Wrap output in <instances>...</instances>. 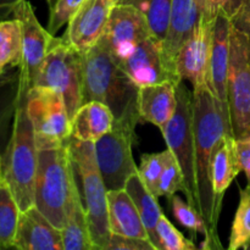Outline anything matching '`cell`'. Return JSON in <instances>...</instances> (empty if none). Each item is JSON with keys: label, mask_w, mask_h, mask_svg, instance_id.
<instances>
[{"label": "cell", "mask_w": 250, "mask_h": 250, "mask_svg": "<svg viewBox=\"0 0 250 250\" xmlns=\"http://www.w3.org/2000/svg\"><path fill=\"white\" fill-rule=\"evenodd\" d=\"M193 129L195 142V177L199 214L208 227L200 249H222L217 233L219 219L215 215L210 168L217 146L232 132L229 103L220 100L209 84L193 88Z\"/></svg>", "instance_id": "6da1fadb"}, {"label": "cell", "mask_w": 250, "mask_h": 250, "mask_svg": "<svg viewBox=\"0 0 250 250\" xmlns=\"http://www.w3.org/2000/svg\"><path fill=\"white\" fill-rule=\"evenodd\" d=\"M28 80L20 72V94L11 136L2 154V178L11 189L20 210L34 205V186L38 168L39 149L33 125L27 111Z\"/></svg>", "instance_id": "7a4b0ae2"}, {"label": "cell", "mask_w": 250, "mask_h": 250, "mask_svg": "<svg viewBox=\"0 0 250 250\" xmlns=\"http://www.w3.org/2000/svg\"><path fill=\"white\" fill-rule=\"evenodd\" d=\"M139 87L120 67L102 38L83 56L82 105L92 100L104 103L115 120L139 115Z\"/></svg>", "instance_id": "3957f363"}, {"label": "cell", "mask_w": 250, "mask_h": 250, "mask_svg": "<svg viewBox=\"0 0 250 250\" xmlns=\"http://www.w3.org/2000/svg\"><path fill=\"white\" fill-rule=\"evenodd\" d=\"M76 188L77 181L67 144L39 150L34 205L60 231L66 224Z\"/></svg>", "instance_id": "277c9868"}, {"label": "cell", "mask_w": 250, "mask_h": 250, "mask_svg": "<svg viewBox=\"0 0 250 250\" xmlns=\"http://www.w3.org/2000/svg\"><path fill=\"white\" fill-rule=\"evenodd\" d=\"M68 151L75 175L78 177L81 198L87 211L90 234L97 250H106L111 231L107 215V189L98 167L94 143L68 139Z\"/></svg>", "instance_id": "5b68a950"}, {"label": "cell", "mask_w": 250, "mask_h": 250, "mask_svg": "<svg viewBox=\"0 0 250 250\" xmlns=\"http://www.w3.org/2000/svg\"><path fill=\"white\" fill-rule=\"evenodd\" d=\"M83 56L63 37L53 36L48 51L32 82L33 85L53 88L62 94L71 124L82 106Z\"/></svg>", "instance_id": "8992f818"}, {"label": "cell", "mask_w": 250, "mask_h": 250, "mask_svg": "<svg viewBox=\"0 0 250 250\" xmlns=\"http://www.w3.org/2000/svg\"><path fill=\"white\" fill-rule=\"evenodd\" d=\"M138 124L139 115L115 120L111 131L94 143L98 167L107 190L125 189L128 178L138 173L132 153Z\"/></svg>", "instance_id": "52a82bcc"}, {"label": "cell", "mask_w": 250, "mask_h": 250, "mask_svg": "<svg viewBox=\"0 0 250 250\" xmlns=\"http://www.w3.org/2000/svg\"><path fill=\"white\" fill-rule=\"evenodd\" d=\"M167 148L177 159L186 185V199L199 212L195 177V142L193 129V92L183 81L177 85V109L161 131Z\"/></svg>", "instance_id": "ba28073f"}, {"label": "cell", "mask_w": 250, "mask_h": 250, "mask_svg": "<svg viewBox=\"0 0 250 250\" xmlns=\"http://www.w3.org/2000/svg\"><path fill=\"white\" fill-rule=\"evenodd\" d=\"M27 111L34 128L37 146L59 148L68 143L72 124L62 94L53 88L33 85L27 94Z\"/></svg>", "instance_id": "9c48e42d"}, {"label": "cell", "mask_w": 250, "mask_h": 250, "mask_svg": "<svg viewBox=\"0 0 250 250\" xmlns=\"http://www.w3.org/2000/svg\"><path fill=\"white\" fill-rule=\"evenodd\" d=\"M227 100L233 137L243 138L250 133V34L231 28Z\"/></svg>", "instance_id": "30bf717a"}, {"label": "cell", "mask_w": 250, "mask_h": 250, "mask_svg": "<svg viewBox=\"0 0 250 250\" xmlns=\"http://www.w3.org/2000/svg\"><path fill=\"white\" fill-rule=\"evenodd\" d=\"M117 63L139 88L164 82H182L175 63L166 55L163 41L155 36L142 42L127 58Z\"/></svg>", "instance_id": "8fae6325"}, {"label": "cell", "mask_w": 250, "mask_h": 250, "mask_svg": "<svg viewBox=\"0 0 250 250\" xmlns=\"http://www.w3.org/2000/svg\"><path fill=\"white\" fill-rule=\"evenodd\" d=\"M153 36L148 20L133 5H115L103 39L116 61L124 60L142 42Z\"/></svg>", "instance_id": "7c38bea8"}, {"label": "cell", "mask_w": 250, "mask_h": 250, "mask_svg": "<svg viewBox=\"0 0 250 250\" xmlns=\"http://www.w3.org/2000/svg\"><path fill=\"white\" fill-rule=\"evenodd\" d=\"M215 21L200 15L197 27L176 56V71L181 81H189L193 88L209 84V65Z\"/></svg>", "instance_id": "4fadbf2b"}, {"label": "cell", "mask_w": 250, "mask_h": 250, "mask_svg": "<svg viewBox=\"0 0 250 250\" xmlns=\"http://www.w3.org/2000/svg\"><path fill=\"white\" fill-rule=\"evenodd\" d=\"M12 16L20 21L22 34V65L20 72L32 85L34 77L48 51L53 34L44 28L34 14L28 0H22L15 6Z\"/></svg>", "instance_id": "5bb4252c"}, {"label": "cell", "mask_w": 250, "mask_h": 250, "mask_svg": "<svg viewBox=\"0 0 250 250\" xmlns=\"http://www.w3.org/2000/svg\"><path fill=\"white\" fill-rule=\"evenodd\" d=\"M112 0H84L63 33V38L80 53L85 54L105 33Z\"/></svg>", "instance_id": "9a60e30c"}, {"label": "cell", "mask_w": 250, "mask_h": 250, "mask_svg": "<svg viewBox=\"0 0 250 250\" xmlns=\"http://www.w3.org/2000/svg\"><path fill=\"white\" fill-rule=\"evenodd\" d=\"M12 248L20 250H63L62 234L33 205L21 211Z\"/></svg>", "instance_id": "2e32d148"}, {"label": "cell", "mask_w": 250, "mask_h": 250, "mask_svg": "<svg viewBox=\"0 0 250 250\" xmlns=\"http://www.w3.org/2000/svg\"><path fill=\"white\" fill-rule=\"evenodd\" d=\"M180 83L164 82L139 88V122L151 124L160 132L167 126L177 109V85Z\"/></svg>", "instance_id": "e0dca14e"}, {"label": "cell", "mask_w": 250, "mask_h": 250, "mask_svg": "<svg viewBox=\"0 0 250 250\" xmlns=\"http://www.w3.org/2000/svg\"><path fill=\"white\" fill-rule=\"evenodd\" d=\"M232 22L229 16L219 14L212 33L211 53L209 65V85L214 94L222 102L227 100V80H229V50H231Z\"/></svg>", "instance_id": "ac0fdd59"}, {"label": "cell", "mask_w": 250, "mask_h": 250, "mask_svg": "<svg viewBox=\"0 0 250 250\" xmlns=\"http://www.w3.org/2000/svg\"><path fill=\"white\" fill-rule=\"evenodd\" d=\"M242 171L239 164L237 143L233 134H229L222 139L214 154V159L210 168L212 193H214L215 215L220 219L222 209V202L226 190L233 182L234 178Z\"/></svg>", "instance_id": "d6986e66"}, {"label": "cell", "mask_w": 250, "mask_h": 250, "mask_svg": "<svg viewBox=\"0 0 250 250\" xmlns=\"http://www.w3.org/2000/svg\"><path fill=\"white\" fill-rule=\"evenodd\" d=\"M107 215L111 233L149 239L138 209L126 189L107 190Z\"/></svg>", "instance_id": "ffe728a7"}, {"label": "cell", "mask_w": 250, "mask_h": 250, "mask_svg": "<svg viewBox=\"0 0 250 250\" xmlns=\"http://www.w3.org/2000/svg\"><path fill=\"white\" fill-rule=\"evenodd\" d=\"M200 15V0H172L170 27L163 43L166 55L173 63L180 48L187 42L197 27Z\"/></svg>", "instance_id": "44dd1931"}, {"label": "cell", "mask_w": 250, "mask_h": 250, "mask_svg": "<svg viewBox=\"0 0 250 250\" xmlns=\"http://www.w3.org/2000/svg\"><path fill=\"white\" fill-rule=\"evenodd\" d=\"M114 121L115 116L107 105L92 100L83 104L76 112L71 136L78 141L95 143L111 131Z\"/></svg>", "instance_id": "7402d4cb"}, {"label": "cell", "mask_w": 250, "mask_h": 250, "mask_svg": "<svg viewBox=\"0 0 250 250\" xmlns=\"http://www.w3.org/2000/svg\"><path fill=\"white\" fill-rule=\"evenodd\" d=\"M125 189L132 198L136 208L138 209L141 219L148 233L149 241L156 250H160V241L158 237V224L163 210L159 205L158 199L141 180L138 173H134L128 178Z\"/></svg>", "instance_id": "603a6c76"}, {"label": "cell", "mask_w": 250, "mask_h": 250, "mask_svg": "<svg viewBox=\"0 0 250 250\" xmlns=\"http://www.w3.org/2000/svg\"><path fill=\"white\" fill-rule=\"evenodd\" d=\"M61 234L63 250H97L93 243L87 211L83 205L78 186L73 192L67 219L61 229Z\"/></svg>", "instance_id": "cb8c5ba5"}, {"label": "cell", "mask_w": 250, "mask_h": 250, "mask_svg": "<svg viewBox=\"0 0 250 250\" xmlns=\"http://www.w3.org/2000/svg\"><path fill=\"white\" fill-rule=\"evenodd\" d=\"M20 94V67L11 68L0 76V154L5 153Z\"/></svg>", "instance_id": "d4e9b609"}, {"label": "cell", "mask_w": 250, "mask_h": 250, "mask_svg": "<svg viewBox=\"0 0 250 250\" xmlns=\"http://www.w3.org/2000/svg\"><path fill=\"white\" fill-rule=\"evenodd\" d=\"M22 34L16 17L0 20V76L22 65Z\"/></svg>", "instance_id": "484cf974"}, {"label": "cell", "mask_w": 250, "mask_h": 250, "mask_svg": "<svg viewBox=\"0 0 250 250\" xmlns=\"http://www.w3.org/2000/svg\"><path fill=\"white\" fill-rule=\"evenodd\" d=\"M20 214L21 210L11 189L2 181L0 183V249L14 247Z\"/></svg>", "instance_id": "4316f807"}, {"label": "cell", "mask_w": 250, "mask_h": 250, "mask_svg": "<svg viewBox=\"0 0 250 250\" xmlns=\"http://www.w3.org/2000/svg\"><path fill=\"white\" fill-rule=\"evenodd\" d=\"M127 5H133L141 10L148 20L153 36L165 41L170 27L172 0H129Z\"/></svg>", "instance_id": "83f0119b"}, {"label": "cell", "mask_w": 250, "mask_h": 250, "mask_svg": "<svg viewBox=\"0 0 250 250\" xmlns=\"http://www.w3.org/2000/svg\"><path fill=\"white\" fill-rule=\"evenodd\" d=\"M250 247V185L239 187V204L234 215L229 234V250L244 249Z\"/></svg>", "instance_id": "f1b7e54d"}, {"label": "cell", "mask_w": 250, "mask_h": 250, "mask_svg": "<svg viewBox=\"0 0 250 250\" xmlns=\"http://www.w3.org/2000/svg\"><path fill=\"white\" fill-rule=\"evenodd\" d=\"M177 192H183L186 194L185 178H183L182 170H181L177 159L170 150L165 167L154 189V195L156 198L166 197L170 199Z\"/></svg>", "instance_id": "f546056e"}, {"label": "cell", "mask_w": 250, "mask_h": 250, "mask_svg": "<svg viewBox=\"0 0 250 250\" xmlns=\"http://www.w3.org/2000/svg\"><path fill=\"white\" fill-rule=\"evenodd\" d=\"M168 200H170L173 217H175L185 229H187L188 231L192 233L194 239L197 238L198 233L203 234L204 237L207 236L208 227L204 219H203L202 215H200L199 212L187 202V200L185 202V200L181 197H178L177 194L171 197Z\"/></svg>", "instance_id": "4dcf8cb0"}, {"label": "cell", "mask_w": 250, "mask_h": 250, "mask_svg": "<svg viewBox=\"0 0 250 250\" xmlns=\"http://www.w3.org/2000/svg\"><path fill=\"white\" fill-rule=\"evenodd\" d=\"M170 149L160 151V153L144 154L141 158V165L138 167V175L146 187L154 194V189L163 173L165 164L167 161Z\"/></svg>", "instance_id": "1f68e13d"}, {"label": "cell", "mask_w": 250, "mask_h": 250, "mask_svg": "<svg viewBox=\"0 0 250 250\" xmlns=\"http://www.w3.org/2000/svg\"><path fill=\"white\" fill-rule=\"evenodd\" d=\"M49 5V21L46 29L55 36L59 29L70 22L84 0H46Z\"/></svg>", "instance_id": "d6a6232c"}, {"label": "cell", "mask_w": 250, "mask_h": 250, "mask_svg": "<svg viewBox=\"0 0 250 250\" xmlns=\"http://www.w3.org/2000/svg\"><path fill=\"white\" fill-rule=\"evenodd\" d=\"M158 237L160 241V250H195L194 242L187 239L170 220L161 214L158 224Z\"/></svg>", "instance_id": "836d02e7"}, {"label": "cell", "mask_w": 250, "mask_h": 250, "mask_svg": "<svg viewBox=\"0 0 250 250\" xmlns=\"http://www.w3.org/2000/svg\"><path fill=\"white\" fill-rule=\"evenodd\" d=\"M243 1L244 0H200L202 15L209 20H216L217 15L222 12L232 19Z\"/></svg>", "instance_id": "e575fe53"}, {"label": "cell", "mask_w": 250, "mask_h": 250, "mask_svg": "<svg viewBox=\"0 0 250 250\" xmlns=\"http://www.w3.org/2000/svg\"><path fill=\"white\" fill-rule=\"evenodd\" d=\"M106 250H156L149 239L133 238L111 233Z\"/></svg>", "instance_id": "d590c367"}, {"label": "cell", "mask_w": 250, "mask_h": 250, "mask_svg": "<svg viewBox=\"0 0 250 250\" xmlns=\"http://www.w3.org/2000/svg\"><path fill=\"white\" fill-rule=\"evenodd\" d=\"M236 143L242 171L247 176V185H250V133L243 138L236 139Z\"/></svg>", "instance_id": "8d00e7d4"}, {"label": "cell", "mask_w": 250, "mask_h": 250, "mask_svg": "<svg viewBox=\"0 0 250 250\" xmlns=\"http://www.w3.org/2000/svg\"><path fill=\"white\" fill-rule=\"evenodd\" d=\"M231 22L236 28L250 34V0H244L231 19Z\"/></svg>", "instance_id": "74e56055"}, {"label": "cell", "mask_w": 250, "mask_h": 250, "mask_svg": "<svg viewBox=\"0 0 250 250\" xmlns=\"http://www.w3.org/2000/svg\"><path fill=\"white\" fill-rule=\"evenodd\" d=\"M22 0H0V20L6 19L9 15H12L15 6Z\"/></svg>", "instance_id": "f35d334b"}, {"label": "cell", "mask_w": 250, "mask_h": 250, "mask_svg": "<svg viewBox=\"0 0 250 250\" xmlns=\"http://www.w3.org/2000/svg\"><path fill=\"white\" fill-rule=\"evenodd\" d=\"M4 181V178H2V156L1 154H0V183Z\"/></svg>", "instance_id": "ab89813d"}, {"label": "cell", "mask_w": 250, "mask_h": 250, "mask_svg": "<svg viewBox=\"0 0 250 250\" xmlns=\"http://www.w3.org/2000/svg\"><path fill=\"white\" fill-rule=\"evenodd\" d=\"M115 5H120V4H128L129 0H112Z\"/></svg>", "instance_id": "60d3db41"}, {"label": "cell", "mask_w": 250, "mask_h": 250, "mask_svg": "<svg viewBox=\"0 0 250 250\" xmlns=\"http://www.w3.org/2000/svg\"><path fill=\"white\" fill-rule=\"evenodd\" d=\"M249 250H250V247H249Z\"/></svg>", "instance_id": "b9f144b4"}]
</instances>
